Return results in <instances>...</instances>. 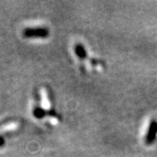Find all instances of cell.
Listing matches in <instances>:
<instances>
[{
  "label": "cell",
  "mask_w": 157,
  "mask_h": 157,
  "mask_svg": "<svg viewBox=\"0 0 157 157\" xmlns=\"http://www.w3.org/2000/svg\"><path fill=\"white\" fill-rule=\"evenodd\" d=\"M23 35L28 39H45L49 36V30L45 27L26 28L24 30Z\"/></svg>",
  "instance_id": "obj_1"
},
{
  "label": "cell",
  "mask_w": 157,
  "mask_h": 157,
  "mask_svg": "<svg viewBox=\"0 0 157 157\" xmlns=\"http://www.w3.org/2000/svg\"><path fill=\"white\" fill-rule=\"evenodd\" d=\"M157 137V121H152L149 126L147 132L146 137H145V143L147 145H152Z\"/></svg>",
  "instance_id": "obj_2"
},
{
  "label": "cell",
  "mask_w": 157,
  "mask_h": 157,
  "mask_svg": "<svg viewBox=\"0 0 157 157\" xmlns=\"http://www.w3.org/2000/svg\"><path fill=\"white\" fill-rule=\"evenodd\" d=\"M74 52L79 59L84 60L87 58V52L85 47L81 44H76L74 45Z\"/></svg>",
  "instance_id": "obj_3"
},
{
  "label": "cell",
  "mask_w": 157,
  "mask_h": 157,
  "mask_svg": "<svg viewBox=\"0 0 157 157\" xmlns=\"http://www.w3.org/2000/svg\"><path fill=\"white\" fill-rule=\"evenodd\" d=\"M33 115L37 119H42L46 115V111L41 107H36L33 109Z\"/></svg>",
  "instance_id": "obj_4"
},
{
  "label": "cell",
  "mask_w": 157,
  "mask_h": 157,
  "mask_svg": "<svg viewBox=\"0 0 157 157\" xmlns=\"http://www.w3.org/2000/svg\"><path fill=\"white\" fill-rule=\"evenodd\" d=\"M5 143V140H4V138L2 136H0V146H2L3 144Z\"/></svg>",
  "instance_id": "obj_5"
}]
</instances>
